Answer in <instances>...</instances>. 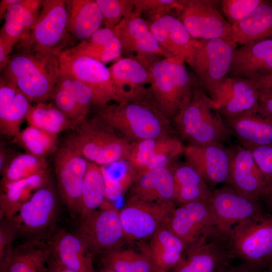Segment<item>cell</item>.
Listing matches in <instances>:
<instances>
[{"instance_id":"cell-30","label":"cell","mask_w":272,"mask_h":272,"mask_svg":"<svg viewBox=\"0 0 272 272\" xmlns=\"http://www.w3.org/2000/svg\"><path fill=\"white\" fill-rule=\"evenodd\" d=\"M47 169L29 177L1 186L0 218L7 220L15 215L39 189L50 184Z\"/></svg>"},{"instance_id":"cell-46","label":"cell","mask_w":272,"mask_h":272,"mask_svg":"<svg viewBox=\"0 0 272 272\" xmlns=\"http://www.w3.org/2000/svg\"><path fill=\"white\" fill-rule=\"evenodd\" d=\"M264 0H223L222 9L231 27L247 17Z\"/></svg>"},{"instance_id":"cell-23","label":"cell","mask_w":272,"mask_h":272,"mask_svg":"<svg viewBox=\"0 0 272 272\" xmlns=\"http://www.w3.org/2000/svg\"><path fill=\"white\" fill-rule=\"evenodd\" d=\"M109 69L121 102L150 101L152 78L147 66L133 58L125 57Z\"/></svg>"},{"instance_id":"cell-32","label":"cell","mask_w":272,"mask_h":272,"mask_svg":"<svg viewBox=\"0 0 272 272\" xmlns=\"http://www.w3.org/2000/svg\"><path fill=\"white\" fill-rule=\"evenodd\" d=\"M43 0H22L5 13L0 37L14 45L28 35L42 7Z\"/></svg>"},{"instance_id":"cell-27","label":"cell","mask_w":272,"mask_h":272,"mask_svg":"<svg viewBox=\"0 0 272 272\" xmlns=\"http://www.w3.org/2000/svg\"><path fill=\"white\" fill-rule=\"evenodd\" d=\"M45 241L51 254L65 266L76 272H95L93 255L76 234L57 230L50 232Z\"/></svg>"},{"instance_id":"cell-55","label":"cell","mask_w":272,"mask_h":272,"mask_svg":"<svg viewBox=\"0 0 272 272\" xmlns=\"http://www.w3.org/2000/svg\"><path fill=\"white\" fill-rule=\"evenodd\" d=\"M12 155L10 153V151L7 149H4L3 147H1L0 149V171L1 173L11 160V159L14 157L11 156Z\"/></svg>"},{"instance_id":"cell-34","label":"cell","mask_w":272,"mask_h":272,"mask_svg":"<svg viewBox=\"0 0 272 272\" xmlns=\"http://www.w3.org/2000/svg\"><path fill=\"white\" fill-rule=\"evenodd\" d=\"M170 167L174 178V202L176 206L209 199L212 188L192 166L186 163Z\"/></svg>"},{"instance_id":"cell-8","label":"cell","mask_w":272,"mask_h":272,"mask_svg":"<svg viewBox=\"0 0 272 272\" xmlns=\"http://www.w3.org/2000/svg\"><path fill=\"white\" fill-rule=\"evenodd\" d=\"M93 254H101L118 249L125 241L119 210L105 199L101 206L80 221L76 233Z\"/></svg>"},{"instance_id":"cell-2","label":"cell","mask_w":272,"mask_h":272,"mask_svg":"<svg viewBox=\"0 0 272 272\" xmlns=\"http://www.w3.org/2000/svg\"><path fill=\"white\" fill-rule=\"evenodd\" d=\"M94 119L131 143L175 133L171 120L149 100L112 103L97 110Z\"/></svg>"},{"instance_id":"cell-45","label":"cell","mask_w":272,"mask_h":272,"mask_svg":"<svg viewBox=\"0 0 272 272\" xmlns=\"http://www.w3.org/2000/svg\"><path fill=\"white\" fill-rule=\"evenodd\" d=\"M51 102L68 118L81 123L89 113L64 89L55 85Z\"/></svg>"},{"instance_id":"cell-4","label":"cell","mask_w":272,"mask_h":272,"mask_svg":"<svg viewBox=\"0 0 272 272\" xmlns=\"http://www.w3.org/2000/svg\"><path fill=\"white\" fill-rule=\"evenodd\" d=\"M179 137L189 145H207L222 143L230 132L209 97L194 88L189 102L174 118Z\"/></svg>"},{"instance_id":"cell-40","label":"cell","mask_w":272,"mask_h":272,"mask_svg":"<svg viewBox=\"0 0 272 272\" xmlns=\"http://www.w3.org/2000/svg\"><path fill=\"white\" fill-rule=\"evenodd\" d=\"M104 178L106 199L117 200L125 193L136 178V175L126 161L101 166Z\"/></svg>"},{"instance_id":"cell-48","label":"cell","mask_w":272,"mask_h":272,"mask_svg":"<svg viewBox=\"0 0 272 272\" xmlns=\"http://www.w3.org/2000/svg\"><path fill=\"white\" fill-rule=\"evenodd\" d=\"M267 186L272 183V145L259 146L249 149Z\"/></svg>"},{"instance_id":"cell-42","label":"cell","mask_w":272,"mask_h":272,"mask_svg":"<svg viewBox=\"0 0 272 272\" xmlns=\"http://www.w3.org/2000/svg\"><path fill=\"white\" fill-rule=\"evenodd\" d=\"M46 160L25 153L14 156L1 172V186L47 169Z\"/></svg>"},{"instance_id":"cell-3","label":"cell","mask_w":272,"mask_h":272,"mask_svg":"<svg viewBox=\"0 0 272 272\" xmlns=\"http://www.w3.org/2000/svg\"><path fill=\"white\" fill-rule=\"evenodd\" d=\"M185 62L178 57H164L149 67L152 78L150 101L170 120L189 102L194 89Z\"/></svg>"},{"instance_id":"cell-7","label":"cell","mask_w":272,"mask_h":272,"mask_svg":"<svg viewBox=\"0 0 272 272\" xmlns=\"http://www.w3.org/2000/svg\"><path fill=\"white\" fill-rule=\"evenodd\" d=\"M67 19L66 1L44 0L28 35L19 42L20 50L62 51L70 36Z\"/></svg>"},{"instance_id":"cell-54","label":"cell","mask_w":272,"mask_h":272,"mask_svg":"<svg viewBox=\"0 0 272 272\" xmlns=\"http://www.w3.org/2000/svg\"><path fill=\"white\" fill-rule=\"evenodd\" d=\"M262 270L242 262L235 265H231L226 272H262Z\"/></svg>"},{"instance_id":"cell-58","label":"cell","mask_w":272,"mask_h":272,"mask_svg":"<svg viewBox=\"0 0 272 272\" xmlns=\"http://www.w3.org/2000/svg\"><path fill=\"white\" fill-rule=\"evenodd\" d=\"M97 272H117L115 270H114L113 269L102 267L101 269H100Z\"/></svg>"},{"instance_id":"cell-26","label":"cell","mask_w":272,"mask_h":272,"mask_svg":"<svg viewBox=\"0 0 272 272\" xmlns=\"http://www.w3.org/2000/svg\"><path fill=\"white\" fill-rule=\"evenodd\" d=\"M271 72L272 38H266L237 47L228 77L253 80Z\"/></svg>"},{"instance_id":"cell-5","label":"cell","mask_w":272,"mask_h":272,"mask_svg":"<svg viewBox=\"0 0 272 272\" xmlns=\"http://www.w3.org/2000/svg\"><path fill=\"white\" fill-rule=\"evenodd\" d=\"M66 140L88 162L100 166L126 161L131 142L94 119L84 120Z\"/></svg>"},{"instance_id":"cell-24","label":"cell","mask_w":272,"mask_h":272,"mask_svg":"<svg viewBox=\"0 0 272 272\" xmlns=\"http://www.w3.org/2000/svg\"><path fill=\"white\" fill-rule=\"evenodd\" d=\"M232 149V157L226 185L246 197L260 200L267 185L252 153L244 147H238Z\"/></svg>"},{"instance_id":"cell-6","label":"cell","mask_w":272,"mask_h":272,"mask_svg":"<svg viewBox=\"0 0 272 272\" xmlns=\"http://www.w3.org/2000/svg\"><path fill=\"white\" fill-rule=\"evenodd\" d=\"M226 243L235 258L265 269L272 261V213L261 214L235 226Z\"/></svg>"},{"instance_id":"cell-37","label":"cell","mask_w":272,"mask_h":272,"mask_svg":"<svg viewBox=\"0 0 272 272\" xmlns=\"http://www.w3.org/2000/svg\"><path fill=\"white\" fill-rule=\"evenodd\" d=\"M26 120L28 125L55 135L66 130L75 129L80 124L68 118L52 102L31 105Z\"/></svg>"},{"instance_id":"cell-57","label":"cell","mask_w":272,"mask_h":272,"mask_svg":"<svg viewBox=\"0 0 272 272\" xmlns=\"http://www.w3.org/2000/svg\"><path fill=\"white\" fill-rule=\"evenodd\" d=\"M22 0H1L0 1V18L1 20L7 10L12 5L20 3Z\"/></svg>"},{"instance_id":"cell-12","label":"cell","mask_w":272,"mask_h":272,"mask_svg":"<svg viewBox=\"0 0 272 272\" xmlns=\"http://www.w3.org/2000/svg\"><path fill=\"white\" fill-rule=\"evenodd\" d=\"M176 206L173 201H126L119 213L126 241L149 240L166 223Z\"/></svg>"},{"instance_id":"cell-49","label":"cell","mask_w":272,"mask_h":272,"mask_svg":"<svg viewBox=\"0 0 272 272\" xmlns=\"http://www.w3.org/2000/svg\"><path fill=\"white\" fill-rule=\"evenodd\" d=\"M0 226L1 272L4 270L13 251L11 244L16 232L6 221H2Z\"/></svg>"},{"instance_id":"cell-29","label":"cell","mask_w":272,"mask_h":272,"mask_svg":"<svg viewBox=\"0 0 272 272\" xmlns=\"http://www.w3.org/2000/svg\"><path fill=\"white\" fill-rule=\"evenodd\" d=\"M231 134L249 149L272 145V117L258 111H249L224 120Z\"/></svg>"},{"instance_id":"cell-16","label":"cell","mask_w":272,"mask_h":272,"mask_svg":"<svg viewBox=\"0 0 272 272\" xmlns=\"http://www.w3.org/2000/svg\"><path fill=\"white\" fill-rule=\"evenodd\" d=\"M209 94L224 120L259 108L260 90L252 80L227 77Z\"/></svg>"},{"instance_id":"cell-15","label":"cell","mask_w":272,"mask_h":272,"mask_svg":"<svg viewBox=\"0 0 272 272\" xmlns=\"http://www.w3.org/2000/svg\"><path fill=\"white\" fill-rule=\"evenodd\" d=\"M57 211V197L50 184L36 191L15 215L5 221L16 234L38 236L51 228Z\"/></svg>"},{"instance_id":"cell-11","label":"cell","mask_w":272,"mask_h":272,"mask_svg":"<svg viewBox=\"0 0 272 272\" xmlns=\"http://www.w3.org/2000/svg\"><path fill=\"white\" fill-rule=\"evenodd\" d=\"M190 66L209 93L228 77L237 44L233 40H199Z\"/></svg>"},{"instance_id":"cell-35","label":"cell","mask_w":272,"mask_h":272,"mask_svg":"<svg viewBox=\"0 0 272 272\" xmlns=\"http://www.w3.org/2000/svg\"><path fill=\"white\" fill-rule=\"evenodd\" d=\"M51 255L45 240L32 239L13 249L3 272H48Z\"/></svg>"},{"instance_id":"cell-20","label":"cell","mask_w":272,"mask_h":272,"mask_svg":"<svg viewBox=\"0 0 272 272\" xmlns=\"http://www.w3.org/2000/svg\"><path fill=\"white\" fill-rule=\"evenodd\" d=\"M149 23L165 58L180 57L191 66L200 41L190 35L179 19L165 13L151 17Z\"/></svg>"},{"instance_id":"cell-47","label":"cell","mask_w":272,"mask_h":272,"mask_svg":"<svg viewBox=\"0 0 272 272\" xmlns=\"http://www.w3.org/2000/svg\"><path fill=\"white\" fill-rule=\"evenodd\" d=\"M134 14L140 15L147 13L151 17L168 13L175 10L178 13L183 6V1L176 0H133Z\"/></svg>"},{"instance_id":"cell-1","label":"cell","mask_w":272,"mask_h":272,"mask_svg":"<svg viewBox=\"0 0 272 272\" xmlns=\"http://www.w3.org/2000/svg\"><path fill=\"white\" fill-rule=\"evenodd\" d=\"M60 53L20 50L10 56L1 79L16 87L31 103L51 101L61 74Z\"/></svg>"},{"instance_id":"cell-25","label":"cell","mask_w":272,"mask_h":272,"mask_svg":"<svg viewBox=\"0 0 272 272\" xmlns=\"http://www.w3.org/2000/svg\"><path fill=\"white\" fill-rule=\"evenodd\" d=\"M138 242L140 250L150 260L157 272H170L188 249L185 242L165 224L148 240Z\"/></svg>"},{"instance_id":"cell-9","label":"cell","mask_w":272,"mask_h":272,"mask_svg":"<svg viewBox=\"0 0 272 272\" xmlns=\"http://www.w3.org/2000/svg\"><path fill=\"white\" fill-rule=\"evenodd\" d=\"M208 202L214 237L225 241L235 226L265 213L259 200L246 197L228 185L213 190Z\"/></svg>"},{"instance_id":"cell-52","label":"cell","mask_w":272,"mask_h":272,"mask_svg":"<svg viewBox=\"0 0 272 272\" xmlns=\"http://www.w3.org/2000/svg\"><path fill=\"white\" fill-rule=\"evenodd\" d=\"M252 80L256 83L260 93L272 90V72Z\"/></svg>"},{"instance_id":"cell-28","label":"cell","mask_w":272,"mask_h":272,"mask_svg":"<svg viewBox=\"0 0 272 272\" xmlns=\"http://www.w3.org/2000/svg\"><path fill=\"white\" fill-rule=\"evenodd\" d=\"M174 178L169 166L137 177L127 192L126 201L174 202Z\"/></svg>"},{"instance_id":"cell-13","label":"cell","mask_w":272,"mask_h":272,"mask_svg":"<svg viewBox=\"0 0 272 272\" xmlns=\"http://www.w3.org/2000/svg\"><path fill=\"white\" fill-rule=\"evenodd\" d=\"M89 162L65 144L56 151L55 172L60 195L73 218L80 216L83 184Z\"/></svg>"},{"instance_id":"cell-59","label":"cell","mask_w":272,"mask_h":272,"mask_svg":"<svg viewBox=\"0 0 272 272\" xmlns=\"http://www.w3.org/2000/svg\"><path fill=\"white\" fill-rule=\"evenodd\" d=\"M265 270L266 272H272V261L268 264Z\"/></svg>"},{"instance_id":"cell-39","label":"cell","mask_w":272,"mask_h":272,"mask_svg":"<svg viewBox=\"0 0 272 272\" xmlns=\"http://www.w3.org/2000/svg\"><path fill=\"white\" fill-rule=\"evenodd\" d=\"M102 267L117 272H157L149 258L140 250L118 249L101 255Z\"/></svg>"},{"instance_id":"cell-43","label":"cell","mask_w":272,"mask_h":272,"mask_svg":"<svg viewBox=\"0 0 272 272\" xmlns=\"http://www.w3.org/2000/svg\"><path fill=\"white\" fill-rule=\"evenodd\" d=\"M104 19L105 27L113 28L124 18L134 14L133 0H96Z\"/></svg>"},{"instance_id":"cell-36","label":"cell","mask_w":272,"mask_h":272,"mask_svg":"<svg viewBox=\"0 0 272 272\" xmlns=\"http://www.w3.org/2000/svg\"><path fill=\"white\" fill-rule=\"evenodd\" d=\"M231 28L233 39L241 45L272 38V2L264 1L247 17Z\"/></svg>"},{"instance_id":"cell-10","label":"cell","mask_w":272,"mask_h":272,"mask_svg":"<svg viewBox=\"0 0 272 272\" xmlns=\"http://www.w3.org/2000/svg\"><path fill=\"white\" fill-rule=\"evenodd\" d=\"M61 72L76 77L91 90L93 106L97 110L105 108L110 102H121L112 81L109 67L95 59L60 53Z\"/></svg>"},{"instance_id":"cell-38","label":"cell","mask_w":272,"mask_h":272,"mask_svg":"<svg viewBox=\"0 0 272 272\" xmlns=\"http://www.w3.org/2000/svg\"><path fill=\"white\" fill-rule=\"evenodd\" d=\"M105 199V184L101 166L89 162L82 187L80 221L97 210Z\"/></svg>"},{"instance_id":"cell-51","label":"cell","mask_w":272,"mask_h":272,"mask_svg":"<svg viewBox=\"0 0 272 272\" xmlns=\"http://www.w3.org/2000/svg\"><path fill=\"white\" fill-rule=\"evenodd\" d=\"M14 45L0 37V69L2 71L7 64Z\"/></svg>"},{"instance_id":"cell-53","label":"cell","mask_w":272,"mask_h":272,"mask_svg":"<svg viewBox=\"0 0 272 272\" xmlns=\"http://www.w3.org/2000/svg\"><path fill=\"white\" fill-rule=\"evenodd\" d=\"M48 272H76L61 264L52 254L47 263Z\"/></svg>"},{"instance_id":"cell-50","label":"cell","mask_w":272,"mask_h":272,"mask_svg":"<svg viewBox=\"0 0 272 272\" xmlns=\"http://www.w3.org/2000/svg\"><path fill=\"white\" fill-rule=\"evenodd\" d=\"M258 111L263 115L272 117V92L260 93Z\"/></svg>"},{"instance_id":"cell-21","label":"cell","mask_w":272,"mask_h":272,"mask_svg":"<svg viewBox=\"0 0 272 272\" xmlns=\"http://www.w3.org/2000/svg\"><path fill=\"white\" fill-rule=\"evenodd\" d=\"M233 149L222 143L207 145H188L185 147L186 163L192 166L212 188L226 184L229 174Z\"/></svg>"},{"instance_id":"cell-31","label":"cell","mask_w":272,"mask_h":272,"mask_svg":"<svg viewBox=\"0 0 272 272\" xmlns=\"http://www.w3.org/2000/svg\"><path fill=\"white\" fill-rule=\"evenodd\" d=\"M30 101L15 86L0 79V131L15 137L21 130L31 106Z\"/></svg>"},{"instance_id":"cell-18","label":"cell","mask_w":272,"mask_h":272,"mask_svg":"<svg viewBox=\"0 0 272 272\" xmlns=\"http://www.w3.org/2000/svg\"><path fill=\"white\" fill-rule=\"evenodd\" d=\"M179 20L196 39L233 40L232 28L214 6L206 1H183Z\"/></svg>"},{"instance_id":"cell-14","label":"cell","mask_w":272,"mask_h":272,"mask_svg":"<svg viewBox=\"0 0 272 272\" xmlns=\"http://www.w3.org/2000/svg\"><path fill=\"white\" fill-rule=\"evenodd\" d=\"M208 200L176 206L166 222L188 248L214 236V221Z\"/></svg>"},{"instance_id":"cell-19","label":"cell","mask_w":272,"mask_h":272,"mask_svg":"<svg viewBox=\"0 0 272 272\" xmlns=\"http://www.w3.org/2000/svg\"><path fill=\"white\" fill-rule=\"evenodd\" d=\"M119 39L122 52L148 68L164 53L151 30L150 25L140 15L133 14L124 18L114 27Z\"/></svg>"},{"instance_id":"cell-41","label":"cell","mask_w":272,"mask_h":272,"mask_svg":"<svg viewBox=\"0 0 272 272\" xmlns=\"http://www.w3.org/2000/svg\"><path fill=\"white\" fill-rule=\"evenodd\" d=\"M57 141V135L28 125L13 138L12 142L20 146L26 153L46 160L56 150Z\"/></svg>"},{"instance_id":"cell-17","label":"cell","mask_w":272,"mask_h":272,"mask_svg":"<svg viewBox=\"0 0 272 272\" xmlns=\"http://www.w3.org/2000/svg\"><path fill=\"white\" fill-rule=\"evenodd\" d=\"M184 149L175 134H168L131 143L126 161L137 178L147 172L170 166Z\"/></svg>"},{"instance_id":"cell-22","label":"cell","mask_w":272,"mask_h":272,"mask_svg":"<svg viewBox=\"0 0 272 272\" xmlns=\"http://www.w3.org/2000/svg\"><path fill=\"white\" fill-rule=\"evenodd\" d=\"M235 258L225 241L212 237L188 248L170 272H226Z\"/></svg>"},{"instance_id":"cell-56","label":"cell","mask_w":272,"mask_h":272,"mask_svg":"<svg viewBox=\"0 0 272 272\" xmlns=\"http://www.w3.org/2000/svg\"><path fill=\"white\" fill-rule=\"evenodd\" d=\"M261 199L265 202L270 212L272 213V183L266 187Z\"/></svg>"},{"instance_id":"cell-33","label":"cell","mask_w":272,"mask_h":272,"mask_svg":"<svg viewBox=\"0 0 272 272\" xmlns=\"http://www.w3.org/2000/svg\"><path fill=\"white\" fill-rule=\"evenodd\" d=\"M67 27L70 34L81 41L92 35L104 25V19L96 0L66 1Z\"/></svg>"},{"instance_id":"cell-44","label":"cell","mask_w":272,"mask_h":272,"mask_svg":"<svg viewBox=\"0 0 272 272\" xmlns=\"http://www.w3.org/2000/svg\"><path fill=\"white\" fill-rule=\"evenodd\" d=\"M56 85L69 92L84 109L90 112L93 96L84 83L71 75L61 72Z\"/></svg>"}]
</instances>
